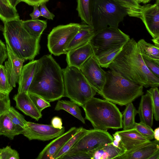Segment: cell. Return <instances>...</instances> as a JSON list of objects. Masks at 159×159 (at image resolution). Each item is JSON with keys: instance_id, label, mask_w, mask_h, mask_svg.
Segmentation results:
<instances>
[{"instance_id": "obj_31", "label": "cell", "mask_w": 159, "mask_h": 159, "mask_svg": "<svg viewBox=\"0 0 159 159\" xmlns=\"http://www.w3.org/2000/svg\"><path fill=\"white\" fill-rule=\"evenodd\" d=\"M78 16L86 24L92 26L91 0H77Z\"/></svg>"}, {"instance_id": "obj_44", "label": "cell", "mask_w": 159, "mask_h": 159, "mask_svg": "<svg viewBox=\"0 0 159 159\" xmlns=\"http://www.w3.org/2000/svg\"><path fill=\"white\" fill-rule=\"evenodd\" d=\"M7 53L6 45L0 39V66L7 58Z\"/></svg>"}, {"instance_id": "obj_52", "label": "cell", "mask_w": 159, "mask_h": 159, "mask_svg": "<svg viewBox=\"0 0 159 159\" xmlns=\"http://www.w3.org/2000/svg\"><path fill=\"white\" fill-rule=\"evenodd\" d=\"M143 2L142 3L143 4L147 3L149 2H150L152 0H142Z\"/></svg>"}, {"instance_id": "obj_39", "label": "cell", "mask_w": 159, "mask_h": 159, "mask_svg": "<svg viewBox=\"0 0 159 159\" xmlns=\"http://www.w3.org/2000/svg\"><path fill=\"white\" fill-rule=\"evenodd\" d=\"M19 154L10 146L0 148V159H19Z\"/></svg>"}, {"instance_id": "obj_20", "label": "cell", "mask_w": 159, "mask_h": 159, "mask_svg": "<svg viewBox=\"0 0 159 159\" xmlns=\"http://www.w3.org/2000/svg\"><path fill=\"white\" fill-rule=\"evenodd\" d=\"M117 132L121 137V143L126 151L150 141L141 135L134 128Z\"/></svg>"}, {"instance_id": "obj_54", "label": "cell", "mask_w": 159, "mask_h": 159, "mask_svg": "<svg viewBox=\"0 0 159 159\" xmlns=\"http://www.w3.org/2000/svg\"><path fill=\"white\" fill-rule=\"evenodd\" d=\"M139 4L141 3H142V0H135Z\"/></svg>"}, {"instance_id": "obj_50", "label": "cell", "mask_w": 159, "mask_h": 159, "mask_svg": "<svg viewBox=\"0 0 159 159\" xmlns=\"http://www.w3.org/2000/svg\"><path fill=\"white\" fill-rule=\"evenodd\" d=\"M11 5L14 8L20 2V0H8Z\"/></svg>"}, {"instance_id": "obj_22", "label": "cell", "mask_w": 159, "mask_h": 159, "mask_svg": "<svg viewBox=\"0 0 159 159\" xmlns=\"http://www.w3.org/2000/svg\"><path fill=\"white\" fill-rule=\"evenodd\" d=\"M95 33L93 27L80 24V29L67 48V51L75 49L89 42Z\"/></svg>"}, {"instance_id": "obj_10", "label": "cell", "mask_w": 159, "mask_h": 159, "mask_svg": "<svg viewBox=\"0 0 159 159\" xmlns=\"http://www.w3.org/2000/svg\"><path fill=\"white\" fill-rule=\"evenodd\" d=\"M113 140V137L107 131L94 129L88 130L65 155L87 153L92 158L94 152L111 143Z\"/></svg>"}, {"instance_id": "obj_48", "label": "cell", "mask_w": 159, "mask_h": 159, "mask_svg": "<svg viewBox=\"0 0 159 159\" xmlns=\"http://www.w3.org/2000/svg\"><path fill=\"white\" fill-rule=\"evenodd\" d=\"M154 138L155 140L159 141V127L156 128L154 131Z\"/></svg>"}, {"instance_id": "obj_32", "label": "cell", "mask_w": 159, "mask_h": 159, "mask_svg": "<svg viewBox=\"0 0 159 159\" xmlns=\"http://www.w3.org/2000/svg\"><path fill=\"white\" fill-rule=\"evenodd\" d=\"M127 10L128 15L140 18L143 6L135 0H115Z\"/></svg>"}, {"instance_id": "obj_36", "label": "cell", "mask_w": 159, "mask_h": 159, "mask_svg": "<svg viewBox=\"0 0 159 159\" xmlns=\"http://www.w3.org/2000/svg\"><path fill=\"white\" fill-rule=\"evenodd\" d=\"M152 96L153 106V116L155 120H159V91L157 87H153L147 90Z\"/></svg>"}, {"instance_id": "obj_25", "label": "cell", "mask_w": 159, "mask_h": 159, "mask_svg": "<svg viewBox=\"0 0 159 159\" xmlns=\"http://www.w3.org/2000/svg\"><path fill=\"white\" fill-rule=\"evenodd\" d=\"M22 24L25 29L30 35L36 39L39 40L43 31L47 26L46 21L39 19L22 20Z\"/></svg>"}, {"instance_id": "obj_45", "label": "cell", "mask_w": 159, "mask_h": 159, "mask_svg": "<svg viewBox=\"0 0 159 159\" xmlns=\"http://www.w3.org/2000/svg\"><path fill=\"white\" fill-rule=\"evenodd\" d=\"M51 124L53 127L57 129H61L63 127L61 118L57 116L52 118L51 120Z\"/></svg>"}, {"instance_id": "obj_23", "label": "cell", "mask_w": 159, "mask_h": 159, "mask_svg": "<svg viewBox=\"0 0 159 159\" xmlns=\"http://www.w3.org/2000/svg\"><path fill=\"white\" fill-rule=\"evenodd\" d=\"M23 130L13 123L6 113L0 117V135H3L12 140L16 136L21 134Z\"/></svg>"}, {"instance_id": "obj_49", "label": "cell", "mask_w": 159, "mask_h": 159, "mask_svg": "<svg viewBox=\"0 0 159 159\" xmlns=\"http://www.w3.org/2000/svg\"><path fill=\"white\" fill-rule=\"evenodd\" d=\"M148 159H159V150L153 153Z\"/></svg>"}, {"instance_id": "obj_42", "label": "cell", "mask_w": 159, "mask_h": 159, "mask_svg": "<svg viewBox=\"0 0 159 159\" xmlns=\"http://www.w3.org/2000/svg\"><path fill=\"white\" fill-rule=\"evenodd\" d=\"M46 3H43L40 6V11L41 16L49 20H53L55 16L50 12L47 8Z\"/></svg>"}, {"instance_id": "obj_37", "label": "cell", "mask_w": 159, "mask_h": 159, "mask_svg": "<svg viewBox=\"0 0 159 159\" xmlns=\"http://www.w3.org/2000/svg\"><path fill=\"white\" fill-rule=\"evenodd\" d=\"M133 128H134L141 135L150 141L154 138V131L152 127L143 123L135 122Z\"/></svg>"}, {"instance_id": "obj_21", "label": "cell", "mask_w": 159, "mask_h": 159, "mask_svg": "<svg viewBox=\"0 0 159 159\" xmlns=\"http://www.w3.org/2000/svg\"><path fill=\"white\" fill-rule=\"evenodd\" d=\"M37 60H33L23 66L18 80V93H28L33 80Z\"/></svg>"}, {"instance_id": "obj_5", "label": "cell", "mask_w": 159, "mask_h": 159, "mask_svg": "<svg viewBox=\"0 0 159 159\" xmlns=\"http://www.w3.org/2000/svg\"><path fill=\"white\" fill-rule=\"evenodd\" d=\"M106 81L101 94L105 100L126 106L143 94V86L132 82L112 70L106 71Z\"/></svg>"}, {"instance_id": "obj_34", "label": "cell", "mask_w": 159, "mask_h": 159, "mask_svg": "<svg viewBox=\"0 0 159 159\" xmlns=\"http://www.w3.org/2000/svg\"><path fill=\"white\" fill-rule=\"evenodd\" d=\"M13 89L9 83L4 66H0V93L9 95Z\"/></svg>"}, {"instance_id": "obj_11", "label": "cell", "mask_w": 159, "mask_h": 159, "mask_svg": "<svg viewBox=\"0 0 159 159\" xmlns=\"http://www.w3.org/2000/svg\"><path fill=\"white\" fill-rule=\"evenodd\" d=\"M101 67L93 55L82 65L80 69L91 86L99 95L106 81V71Z\"/></svg>"}, {"instance_id": "obj_40", "label": "cell", "mask_w": 159, "mask_h": 159, "mask_svg": "<svg viewBox=\"0 0 159 159\" xmlns=\"http://www.w3.org/2000/svg\"><path fill=\"white\" fill-rule=\"evenodd\" d=\"M10 107L9 95L0 93V117L6 113Z\"/></svg>"}, {"instance_id": "obj_24", "label": "cell", "mask_w": 159, "mask_h": 159, "mask_svg": "<svg viewBox=\"0 0 159 159\" xmlns=\"http://www.w3.org/2000/svg\"><path fill=\"white\" fill-rule=\"evenodd\" d=\"M125 151L123 148L115 147L111 143H109L94 152L91 159H115Z\"/></svg>"}, {"instance_id": "obj_17", "label": "cell", "mask_w": 159, "mask_h": 159, "mask_svg": "<svg viewBox=\"0 0 159 159\" xmlns=\"http://www.w3.org/2000/svg\"><path fill=\"white\" fill-rule=\"evenodd\" d=\"M66 54L67 66L79 69L90 57L94 55L89 42L77 48L68 51Z\"/></svg>"}, {"instance_id": "obj_33", "label": "cell", "mask_w": 159, "mask_h": 159, "mask_svg": "<svg viewBox=\"0 0 159 159\" xmlns=\"http://www.w3.org/2000/svg\"><path fill=\"white\" fill-rule=\"evenodd\" d=\"M124 45L116 47L97 58L100 66L105 68H108L109 65L121 51Z\"/></svg>"}, {"instance_id": "obj_43", "label": "cell", "mask_w": 159, "mask_h": 159, "mask_svg": "<svg viewBox=\"0 0 159 159\" xmlns=\"http://www.w3.org/2000/svg\"><path fill=\"white\" fill-rule=\"evenodd\" d=\"M91 159V156L87 153H76L64 156L61 159Z\"/></svg>"}, {"instance_id": "obj_47", "label": "cell", "mask_w": 159, "mask_h": 159, "mask_svg": "<svg viewBox=\"0 0 159 159\" xmlns=\"http://www.w3.org/2000/svg\"><path fill=\"white\" fill-rule=\"evenodd\" d=\"M33 7V11L30 14V15L32 19H38L39 17L41 16V12L39 8V6H34Z\"/></svg>"}, {"instance_id": "obj_51", "label": "cell", "mask_w": 159, "mask_h": 159, "mask_svg": "<svg viewBox=\"0 0 159 159\" xmlns=\"http://www.w3.org/2000/svg\"><path fill=\"white\" fill-rule=\"evenodd\" d=\"M152 40L154 43L155 45L159 47V37L153 39Z\"/></svg>"}, {"instance_id": "obj_12", "label": "cell", "mask_w": 159, "mask_h": 159, "mask_svg": "<svg viewBox=\"0 0 159 159\" xmlns=\"http://www.w3.org/2000/svg\"><path fill=\"white\" fill-rule=\"evenodd\" d=\"M64 127L61 129L52 125L27 121L22 133L29 140L48 141L56 138L65 133Z\"/></svg>"}, {"instance_id": "obj_30", "label": "cell", "mask_w": 159, "mask_h": 159, "mask_svg": "<svg viewBox=\"0 0 159 159\" xmlns=\"http://www.w3.org/2000/svg\"><path fill=\"white\" fill-rule=\"evenodd\" d=\"M137 111L132 102L126 105L122 116V125L123 130H128L133 128L135 122V118Z\"/></svg>"}, {"instance_id": "obj_13", "label": "cell", "mask_w": 159, "mask_h": 159, "mask_svg": "<svg viewBox=\"0 0 159 159\" xmlns=\"http://www.w3.org/2000/svg\"><path fill=\"white\" fill-rule=\"evenodd\" d=\"M143 6L140 19L153 39L159 38V0H156L153 4Z\"/></svg>"}, {"instance_id": "obj_6", "label": "cell", "mask_w": 159, "mask_h": 159, "mask_svg": "<svg viewBox=\"0 0 159 159\" xmlns=\"http://www.w3.org/2000/svg\"><path fill=\"white\" fill-rule=\"evenodd\" d=\"M91 13L95 32L108 27L118 28L128 15L126 9L115 0H91Z\"/></svg>"}, {"instance_id": "obj_4", "label": "cell", "mask_w": 159, "mask_h": 159, "mask_svg": "<svg viewBox=\"0 0 159 159\" xmlns=\"http://www.w3.org/2000/svg\"><path fill=\"white\" fill-rule=\"evenodd\" d=\"M94 129L107 131L123 128L122 114L115 104L94 97L82 107Z\"/></svg>"}, {"instance_id": "obj_46", "label": "cell", "mask_w": 159, "mask_h": 159, "mask_svg": "<svg viewBox=\"0 0 159 159\" xmlns=\"http://www.w3.org/2000/svg\"><path fill=\"white\" fill-rule=\"evenodd\" d=\"M49 0H20V2H22L31 6H39L43 3H46Z\"/></svg>"}, {"instance_id": "obj_3", "label": "cell", "mask_w": 159, "mask_h": 159, "mask_svg": "<svg viewBox=\"0 0 159 159\" xmlns=\"http://www.w3.org/2000/svg\"><path fill=\"white\" fill-rule=\"evenodd\" d=\"M3 35L6 44L18 58L33 60L39 53V39H36L27 31L19 19L4 23Z\"/></svg>"}, {"instance_id": "obj_18", "label": "cell", "mask_w": 159, "mask_h": 159, "mask_svg": "<svg viewBox=\"0 0 159 159\" xmlns=\"http://www.w3.org/2000/svg\"><path fill=\"white\" fill-rule=\"evenodd\" d=\"M13 99L16 102V108L25 115L37 121L42 117L41 112L37 109L28 93H17L14 96Z\"/></svg>"}, {"instance_id": "obj_29", "label": "cell", "mask_w": 159, "mask_h": 159, "mask_svg": "<svg viewBox=\"0 0 159 159\" xmlns=\"http://www.w3.org/2000/svg\"><path fill=\"white\" fill-rule=\"evenodd\" d=\"M88 130L82 127L79 128L77 132L73 135L53 156L52 159H61L73 147L80 138Z\"/></svg>"}, {"instance_id": "obj_14", "label": "cell", "mask_w": 159, "mask_h": 159, "mask_svg": "<svg viewBox=\"0 0 159 159\" xmlns=\"http://www.w3.org/2000/svg\"><path fill=\"white\" fill-rule=\"evenodd\" d=\"M159 150V141L157 140L146 142L125 153L115 159H148L155 152Z\"/></svg>"}, {"instance_id": "obj_28", "label": "cell", "mask_w": 159, "mask_h": 159, "mask_svg": "<svg viewBox=\"0 0 159 159\" xmlns=\"http://www.w3.org/2000/svg\"><path fill=\"white\" fill-rule=\"evenodd\" d=\"M0 19L3 23L20 19L16 8L11 5L8 0H0Z\"/></svg>"}, {"instance_id": "obj_1", "label": "cell", "mask_w": 159, "mask_h": 159, "mask_svg": "<svg viewBox=\"0 0 159 159\" xmlns=\"http://www.w3.org/2000/svg\"><path fill=\"white\" fill-rule=\"evenodd\" d=\"M108 68L129 81L146 88L159 86V78L146 66L137 42L133 38L130 39L124 45Z\"/></svg>"}, {"instance_id": "obj_27", "label": "cell", "mask_w": 159, "mask_h": 159, "mask_svg": "<svg viewBox=\"0 0 159 159\" xmlns=\"http://www.w3.org/2000/svg\"><path fill=\"white\" fill-rule=\"evenodd\" d=\"M55 110H64L85 124V120L82 115L81 111L79 106L71 101L59 100L57 102Z\"/></svg>"}, {"instance_id": "obj_41", "label": "cell", "mask_w": 159, "mask_h": 159, "mask_svg": "<svg viewBox=\"0 0 159 159\" xmlns=\"http://www.w3.org/2000/svg\"><path fill=\"white\" fill-rule=\"evenodd\" d=\"M142 57L148 69L153 75L159 78V64L144 57Z\"/></svg>"}, {"instance_id": "obj_55", "label": "cell", "mask_w": 159, "mask_h": 159, "mask_svg": "<svg viewBox=\"0 0 159 159\" xmlns=\"http://www.w3.org/2000/svg\"><path fill=\"white\" fill-rule=\"evenodd\" d=\"M9 1V0H8Z\"/></svg>"}, {"instance_id": "obj_26", "label": "cell", "mask_w": 159, "mask_h": 159, "mask_svg": "<svg viewBox=\"0 0 159 159\" xmlns=\"http://www.w3.org/2000/svg\"><path fill=\"white\" fill-rule=\"evenodd\" d=\"M137 43L142 57L159 64V47L147 43L143 39Z\"/></svg>"}, {"instance_id": "obj_38", "label": "cell", "mask_w": 159, "mask_h": 159, "mask_svg": "<svg viewBox=\"0 0 159 159\" xmlns=\"http://www.w3.org/2000/svg\"><path fill=\"white\" fill-rule=\"evenodd\" d=\"M34 104L41 112L44 109L51 106L48 101L42 97L35 94L28 93Z\"/></svg>"}, {"instance_id": "obj_15", "label": "cell", "mask_w": 159, "mask_h": 159, "mask_svg": "<svg viewBox=\"0 0 159 159\" xmlns=\"http://www.w3.org/2000/svg\"><path fill=\"white\" fill-rule=\"evenodd\" d=\"M79 128L73 127L48 144L36 159H52L53 156L78 131Z\"/></svg>"}, {"instance_id": "obj_35", "label": "cell", "mask_w": 159, "mask_h": 159, "mask_svg": "<svg viewBox=\"0 0 159 159\" xmlns=\"http://www.w3.org/2000/svg\"><path fill=\"white\" fill-rule=\"evenodd\" d=\"M6 113L13 123L24 129L27 121L23 115L17 111L13 107L11 106Z\"/></svg>"}, {"instance_id": "obj_7", "label": "cell", "mask_w": 159, "mask_h": 159, "mask_svg": "<svg viewBox=\"0 0 159 159\" xmlns=\"http://www.w3.org/2000/svg\"><path fill=\"white\" fill-rule=\"evenodd\" d=\"M64 84V97L82 107L94 97L96 92L89 84L80 70L67 66L62 69Z\"/></svg>"}, {"instance_id": "obj_16", "label": "cell", "mask_w": 159, "mask_h": 159, "mask_svg": "<svg viewBox=\"0 0 159 159\" xmlns=\"http://www.w3.org/2000/svg\"><path fill=\"white\" fill-rule=\"evenodd\" d=\"M7 53V60L4 66L8 81L13 87L18 83L23 65L25 60L16 57L6 44Z\"/></svg>"}, {"instance_id": "obj_9", "label": "cell", "mask_w": 159, "mask_h": 159, "mask_svg": "<svg viewBox=\"0 0 159 159\" xmlns=\"http://www.w3.org/2000/svg\"><path fill=\"white\" fill-rule=\"evenodd\" d=\"M80 24L70 23L54 28L48 37L49 52L55 56L66 54L67 48L78 31Z\"/></svg>"}, {"instance_id": "obj_53", "label": "cell", "mask_w": 159, "mask_h": 159, "mask_svg": "<svg viewBox=\"0 0 159 159\" xmlns=\"http://www.w3.org/2000/svg\"><path fill=\"white\" fill-rule=\"evenodd\" d=\"M4 30V26L0 24V31H3Z\"/></svg>"}, {"instance_id": "obj_2", "label": "cell", "mask_w": 159, "mask_h": 159, "mask_svg": "<svg viewBox=\"0 0 159 159\" xmlns=\"http://www.w3.org/2000/svg\"><path fill=\"white\" fill-rule=\"evenodd\" d=\"M28 93L37 95L49 102L64 97L62 69L51 55H44L37 60Z\"/></svg>"}, {"instance_id": "obj_8", "label": "cell", "mask_w": 159, "mask_h": 159, "mask_svg": "<svg viewBox=\"0 0 159 159\" xmlns=\"http://www.w3.org/2000/svg\"><path fill=\"white\" fill-rule=\"evenodd\" d=\"M130 39L118 28L108 27L95 32L89 42L97 58L116 47L124 45Z\"/></svg>"}, {"instance_id": "obj_19", "label": "cell", "mask_w": 159, "mask_h": 159, "mask_svg": "<svg viewBox=\"0 0 159 159\" xmlns=\"http://www.w3.org/2000/svg\"><path fill=\"white\" fill-rule=\"evenodd\" d=\"M137 111L141 122L152 127L153 124L154 111L152 99L150 93L147 91L141 95Z\"/></svg>"}]
</instances>
